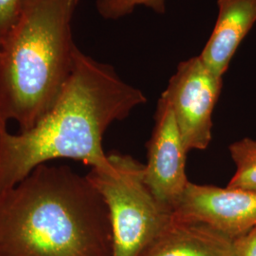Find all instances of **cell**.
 Masks as SVG:
<instances>
[{"instance_id": "cell-1", "label": "cell", "mask_w": 256, "mask_h": 256, "mask_svg": "<svg viewBox=\"0 0 256 256\" xmlns=\"http://www.w3.org/2000/svg\"><path fill=\"white\" fill-rule=\"evenodd\" d=\"M146 102L142 92L124 82L112 66L77 48L64 90L34 128L14 134L0 122V194L38 166L59 158L81 162L92 169H110V156L102 148L106 130Z\"/></svg>"}, {"instance_id": "cell-2", "label": "cell", "mask_w": 256, "mask_h": 256, "mask_svg": "<svg viewBox=\"0 0 256 256\" xmlns=\"http://www.w3.org/2000/svg\"><path fill=\"white\" fill-rule=\"evenodd\" d=\"M0 254L113 256L108 208L86 176L40 165L0 194Z\"/></svg>"}, {"instance_id": "cell-3", "label": "cell", "mask_w": 256, "mask_h": 256, "mask_svg": "<svg viewBox=\"0 0 256 256\" xmlns=\"http://www.w3.org/2000/svg\"><path fill=\"white\" fill-rule=\"evenodd\" d=\"M80 0H30L0 45V122L34 128L70 78L78 46L72 23Z\"/></svg>"}, {"instance_id": "cell-4", "label": "cell", "mask_w": 256, "mask_h": 256, "mask_svg": "<svg viewBox=\"0 0 256 256\" xmlns=\"http://www.w3.org/2000/svg\"><path fill=\"white\" fill-rule=\"evenodd\" d=\"M111 168L92 169L88 178L110 210L113 256H142L173 218L146 180V165L131 156L110 154Z\"/></svg>"}, {"instance_id": "cell-5", "label": "cell", "mask_w": 256, "mask_h": 256, "mask_svg": "<svg viewBox=\"0 0 256 256\" xmlns=\"http://www.w3.org/2000/svg\"><path fill=\"white\" fill-rule=\"evenodd\" d=\"M222 86L223 78L210 72L196 56L178 66L162 93L172 108L188 152L209 146L212 137V114Z\"/></svg>"}, {"instance_id": "cell-6", "label": "cell", "mask_w": 256, "mask_h": 256, "mask_svg": "<svg viewBox=\"0 0 256 256\" xmlns=\"http://www.w3.org/2000/svg\"><path fill=\"white\" fill-rule=\"evenodd\" d=\"M147 149V184L156 198L173 212L190 183L186 176L188 151L172 108L162 94L158 102L155 126Z\"/></svg>"}, {"instance_id": "cell-7", "label": "cell", "mask_w": 256, "mask_h": 256, "mask_svg": "<svg viewBox=\"0 0 256 256\" xmlns=\"http://www.w3.org/2000/svg\"><path fill=\"white\" fill-rule=\"evenodd\" d=\"M173 216L207 224L236 239L256 227V192L190 182Z\"/></svg>"}, {"instance_id": "cell-8", "label": "cell", "mask_w": 256, "mask_h": 256, "mask_svg": "<svg viewBox=\"0 0 256 256\" xmlns=\"http://www.w3.org/2000/svg\"><path fill=\"white\" fill-rule=\"evenodd\" d=\"M218 18L198 55L206 68L223 78L234 55L256 23V0H218Z\"/></svg>"}, {"instance_id": "cell-9", "label": "cell", "mask_w": 256, "mask_h": 256, "mask_svg": "<svg viewBox=\"0 0 256 256\" xmlns=\"http://www.w3.org/2000/svg\"><path fill=\"white\" fill-rule=\"evenodd\" d=\"M234 242L207 224L173 216L142 256H232Z\"/></svg>"}, {"instance_id": "cell-10", "label": "cell", "mask_w": 256, "mask_h": 256, "mask_svg": "<svg viewBox=\"0 0 256 256\" xmlns=\"http://www.w3.org/2000/svg\"><path fill=\"white\" fill-rule=\"evenodd\" d=\"M236 172L228 188L256 192V140L245 138L229 148Z\"/></svg>"}, {"instance_id": "cell-11", "label": "cell", "mask_w": 256, "mask_h": 256, "mask_svg": "<svg viewBox=\"0 0 256 256\" xmlns=\"http://www.w3.org/2000/svg\"><path fill=\"white\" fill-rule=\"evenodd\" d=\"M144 6L158 14H164L166 0H97L96 9L102 18L118 20L132 14L137 7Z\"/></svg>"}, {"instance_id": "cell-12", "label": "cell", "mask_w": 256, "mask_h": 256, "mask_svg": "<svg viewBox=\"0 0 256 256\" xmlns=\"http://www.w3.org/2000/svg\"><path fill=\"white\" fill-rule=\"evenodd\" d=\"M30 0H0V45L16 25Z\"/></svg>"}, {"instance_id": "cell-13", "label": "cell", "mask_w": 256, "mask_h": 256, "mask_svg": "<svg viewBox=\"0 0 256 256\" xmlns=\"http://www.w3.org/2000/svg\"><path fill=\"white\" fill-rule=\"evenodd\" d=\"M232 256H256V227L234 239Z\"/></svg>"}, {"instance_id": "cell-14", "label": "cell", "mask_w": 256, "mask_h": 256, "mask_svg": "<svg viewBox=\"0 0 256 256\" xmlns=\"http://www.w3.org/2000/svg\"><path fill=\"white\" fill-rule=\"evenodd\" d=\"M0 256H2V254H0Z\"/></svg>"}]
</instances>
